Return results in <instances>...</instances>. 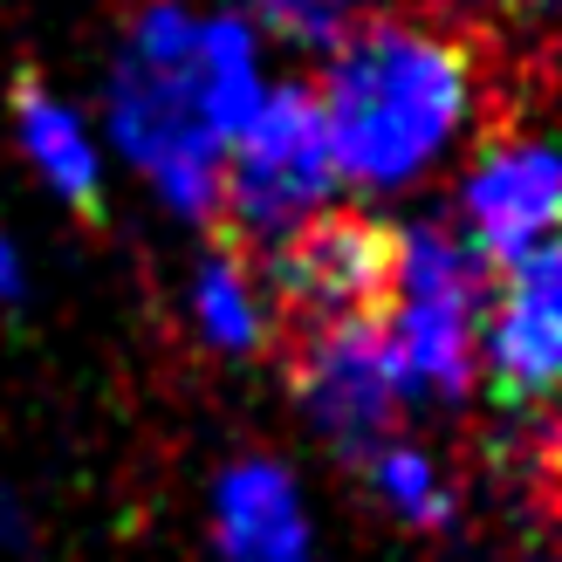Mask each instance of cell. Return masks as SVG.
Wrapping results in <instances>:
<instances>
[{
    "label": "cell",
    "instance_id": "6da1fadb",
    "mask_svg": "<svg viewBox=\"0 0 562 562\" xmlns=\"http://www.w3.org/2000/svg\"><path fill=\"white\" fill-rule=\"evenodd\" d=\"M261 48L240 14L145 0L110 63V137L179 220L220 213V165L261 103Z\"/></svg>",
    "mask_w": 562,
    "mask_h": 562
},
{
    "label": "cell",
    "instance_id": "7a4b0ae2",
    "mask_svg": "<svg viewBox=\"0 0 562 562\" xmlns=\"http://www.w3.org/2000/svg\"><path fill=\"white\" fill-rule=\"evenodd\" d=\"M316 110L344 179L384 192L412 186L453 151V137L481 110V55L467 35L432 21H357L329 42Z\"/></svg>",
    "mask_w": 562,
    "mask_h": 562
},
{
    "label": "cell",
    "instance_id": "3957f363",
    "mask_svg": "<svg viewBox=\"0 0 562 562\" xmlns=\"http://www.w3.org/2000/svg\"><path fill=\"white\" fill-rule=\"evenodd\" d=\"M481 316H487V261L473 255V240L432 227L398 234V281H391V350L412 398L460 405L473 391V363H481Z\"/></svg>",
    "mask_w": 562,
    "mask_h": 562
},
{
    "label": "cell",
    "instance_id": "277c9868",
    "mask_svg": "<svg viewBox=\"0 0 562 562\" xmlns=\"http://www.w3.org/2000/svg\"><path fill=\"white\" fill-rule=\"evenodd\" d=\"M234 165H220V227L227 240L220 247H274L295 220L323 213L336 192V151L323 131V110L308 82H281V90H261L255 117L234 137Z\"/></svg>",
    "mask_w": 562,
    "mask_h": 562
},
{
    "label": "cell",
    "instance_id": "5b68a950",
    "mask_svg": "<svg viewBox=\"0 0 562 562\" xmlns=\"http://www.w3.org/2000/svg\"><path fill=\"white\" fill-rule=\"evenodd\" d=\"M268 255V295L295 329L323 323H357L391 308V281H398V227H384L378 213L357 206H323L295 220Z\"/></svg>",
    "mask_w": 562,
    "mask_h": 562
},
{
    "label": "cell",
    "instance_id": "8992f818",
    "mask_svg": "<svg viewBox=\"0 0 562 562\" xmlns=\"http://www.w3.org/2000/svg\"><path fill=\"white\" fill-rule=\"evenodd\" d=\"M295 391L323 439L350 460H371L384 439H398V418L412 405L384 316L295 329Z\"/></svg>",
    "mask_w": 562,
    "mask_h": 562
},
{
    "label": "cell",
    "instance_id": "52a82bcc",
    "mask_svg": "<svg viewBox=\"0 0 562 562\" xmlns=\"http://www.w3.org/2000/svg\"><path fill=\"white\" fill-rule=\"evenodd\" d=\"M487 384L508 418H542L555 371H562V255L555 240L528 247L501 268V289L487 302Z\"/></svg>",
    "mask_w": 562,
    "mask_h": 562
},
{
    "label": "cell",
    "instance_id": "ba28073f",
    "mask_svg": "<svg viewBox=\"0 0 562 562\" xmlns=\"http://www.w3.org/2000/svg\"><path fill=\"white\" fill-rule=\"evenodd\" d=\"M555 200H562V165L542 131H501L481 145L473 172L460 186V213H467V240L487 268H508L515 255L542 247L555 227Z\"/></svg>",
    "mask_w": 562,
    "mask_h": 562
},
{
    "label": "cell",
    "instance_id": "9c48e42d",
    "mask_svg": "<svg viewBox=\"0 0 562 562\" xmlns=\"http://www.w3.org/2000/svg\"><path fill=\"white\" fill-rule=\"evenodd\" d=\"M213 528L227 562H316L295 473L274 460H234L213 487Z\"/></svg>",
    "mask_w": 562,
    "mask_h": 562
},
{
    "label": "cell",
    "instance_id": "30bf717a",
    "mask_svg": "<svg viewBox=\"0 0 562 562\" xmlns=\"http://www.w3.org/2000/svg\"><path fill=\"white\" fill-rule=\"evenodd\" d=\"M14 131H21V151L35 158V172L55 186V200H69L82 220H103V158L90 145V124L42 76L14 82Z\"/></svg>",
    "mask_w": 562,
    "mask_h": 562
},
{
    "label": "cell",
    "instance_id": "8fae6325",
    "mask_svg": "<svg viewBox=\"0 0 562 562\" xmlns=\"http://www.w3.org/2000/svg\"><path fill=\"white\" fill-rule=\"evenodd\" d=\"M192 316H200V336L227 357H255L268 344V316L255 295V274H247L240 247H213L200 261V281H192Z\"/></svg>",
    "mask_w": 562,
    "mask_h": 562
},
{
    "label": "cell",
    "instance_id": "7c38bea8",
    "mask_svg": "<svg viewBox=\"0 0 562 562\" xmlns=\"http://www.w3.org/2000/svg\"><path fill=\"white\" fill-rule=\"evenodd\" d=\"M363 473H371V494H378L405 528H453L460 494H453V481L439 473V460L426 453V446L384 439L378 453L363 460Z\"/></svg>",
    "mask_w": 562,
    "mask_h": 562
},
{
    "label": "cell",
    "instance_id": "4fadbf2b",
    "mask_svg": "<svg viewBox=\"0 0 562 562\" xmlns=\"http://www.w3.org/2000/svg\"><path fill=\"white\" fill-rule=\"evenodd\" d=\"M240 21L247 27H268L274 42H295V48H329L336 35L357 27L363 0H240Z\"/></svg>",
    "mask_w": 562,
    "mask_h": 562
},
{
    "label": "cell",
    "instance_id": "5bb4252c",
    "mask_svg": "<svg viewBox=\"0 0 562 562\" xmlns=\"http://www.w3.org/2000/svg\"><path fill=\"white\" fill-rule=\"evenodd\" d=\"M21 295V255H14V240L0 234V302H14Z\"/></svg>",
    "mask_w": 562,
    "mask_h": 562
}]
</instances>
